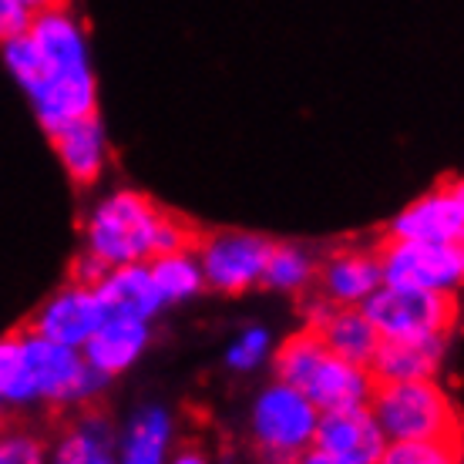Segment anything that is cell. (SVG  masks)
I'll use <instances>...</instances> for the list:
<instances>
[{"label":"cell","instance_id":"cell-11","mask_svg":"<svg viewBox=\"0 0 464 464\" xmlns=\"http://www.w3.org/2000/svg\"><path fill=\"white\" fill-rule=\"evenodd\" d=\"M391 239H418V243H464V186L461 179H448L434 186L407 209H401L387 226Z\"/></svg>","mask_w":464,"mask_h":464},{"label":"cell","instance_id":"cell-30","mask_svg":"<svg viewBox=\"0 0 464 464\" xmlns=\"http://www.w3.org/2000/svg\"><path fill=\"white\" fill-rule=\"evenodd\" d=\"M172 458H175L179 464H202V461H206V454H196V451H192V454L179 451V454H172Z\"/></svg>","mask_w":464,"mask_h":464},{"label":"cell","instance_id":"cell-25","mask_svg":"<svg viewBox=\"0 0 464 464\" xmlns=\"http://www.w3.org/2000/svg\"><path fill=\"white\" fill-rule=\"evenodd\" d=\"M269 350H273V337H269L266 326H249L226 350V363H229V371L249 373L269 357Z\"/></svg>","mask_w":464,"mask_h":464},{"label":"cell","instance_id":"cell-27","mask_svg":"<svg viewBox=\"0 0 464 464\" xmlns=\"http://www.w3.org/2000/svg\"><path fill=\"white\" fill-rule=\"evenodd\" d=\"M27 24H31V14L24 11L17 0H0V41L27 31Z\"/></svg>","mask_w":464,"mask_h":464},{"label":"cell","instance_id":"cell-22","mask_svg":"<svg viewBox=\"0 0 464 464\" xmlns=\"http://www.w3.org/2000/svg\"><path fill=\"white\" fill-rule=\"evenodd\" d=\"M316 259L306 246L283 243L269 249L266 269H263V283L276 293H303L314 286L316 276Z\"/></svg>","mask_w":464,"mask_h":464},{"label":"cell","instance_id":"cell-8","mask_svg":"<svg viewBox=\"0 0 464 464\" xmlns=\"http://www.w3.org/2000/svg\"><path fill=\"white\" fill-rule=\"evenodd\" d=\"M192 249L198 256L206 286L226 293V296H236V293H249L263 283V269H266L273 243L259 232L219 229L209 236H198Z\"/></svg>","mask_w":464,"mask_h":464},{"label":"cell","instance_id":"cell-17","mask_svg":"<svg viewBox=\"0 0 464 464\" xmlns=\"http://www.w3.org/2000/svg\"><path fill=\"white\" fill-rule=\"evenodd\" d=\"M94 290L105 303L108 316H125V320H145L151 324L162 314V296L155 290L149 273V263H125V266H108Z\"/></svg>","mask_w":464,"mask_h":464},{"label":"cell","instance_id":"cell-2","mask_svg":"<svg viewBox=\"0 0 464 464\" xmlns=\"http://www.w3.org/2000/svg\"><path fill=\"white\" fill-rule=\"evenodd\" d=\"M273 371H276V381L296 387L320 411L360 407L371 401L373 391L371 371L326 350V343L310 326L279 343V350L273 353Z\"/></svg>","mask_w":464,"mask_h":464},{"label":"cell","instance_id":"cell-4","mask_svg":"<svg viewBox=\"0 0 464 464\" xmlns=\"http://www.w3.org/2000/svg\"><path fill=\"white\" fill-rule=\"evenodd\" d=\"M367 407L387 441H418V438L461 441L458 407L438 383V377L373 383Z\"/></svg>","mask_w":464,"mask_h":464},{"label":"cell","instance_id":"cell-26","mask_svg":"<svg viewBox=\"0 0 464 464\" xmlns=\"http://www.w3.org/2000/svg\"><path fill=\"white\" fill-rule=\"evenodd\" d=\"M47 444L27 428H0V464H41Z\"/></svg>","mask_w":464,"mask_h":464},{"label":"cell","instance_id":"cell-5","mask_svg":"<svg viewBox=\"0 0 464 464\" xmlns=\"http://www.w3.org/2000/svg\"><path fill=\"white\" fill-rule=\"evenodd\" d=\"M24 340V371L31 383V397L47 407H84L98 401L105 391L108 377L98 373L82 357V350L54 343L34 330H21Z\"/></svg>","mask_w":464,"mask_h":464},{"label":"cell","instance_id":"cell-16","mask_svg":"<svg viewBox=\"0 0 464 464\" xmlns=\"http://www.w3.org/2000/svg\"><path fill=\"white\" fill-rule=\"evenodd\" d=\"M61 169L74 186H94L108 169V135L98 111L51 131Z\"/></svg>","mask_w":464,"mask_h":464},{"label":"cell","instance_id":"cell-24","mask_svg":"<svg viewBox=\"0 0 464 464\" xmlns=\"http://www.w3.org/2000/svg\"><path fill=\"white\" fill-rule=\"evenodd\" d=\"M461 441H438V438H418V441H387L381 464H454L461 458Z\"/></svg>","mask_w":464,"mask_h":464},{"label":"cell","instance_id":"cell-13","mask_svg":"<svg viewBox=\"0 0 464 464\" xmlns=\"http://www.w3.org/2000/svg\"><path fill=\"white\" fill-rule=\"evenodd\" d=\"M381 283V263L371 249H337L316 263V300L330 306H360Z\"/></svg>","mask_w":464,"mask_h":464},{"label":"cell","instance_id":"cell-15","mask_svg":"<svg viewBox=\"0 0 464 464\" xmlns=\"http://www.w3.org/2000/svg\"><path fill=\"white\" fill-rule=\"evenodd\" d=\"M448 357V337H407V340H381L373 350L371 371L373 383L391 381H424L438 377Z\"/></svg>","mask_w":464,"mask_h":464},{"label":"cell","instance_id":"cell-29","mask_svg":"<svg viewBox=\"0 0 464 464\" xmlns=\"http://www.w3.org/2000/svg\"><path fill=\"white\" fill-rule=\"evenodd\" d=\"M27 14H37V11H47V7H54V4H68V0H17Z\"/></svg>","mask_w":464,"mask_h":464},{"label":"cell","instance_id":"cell-31","mask_svg":"<svg viewBox=\"0 0 464 464\" xmlns=\"http://www.w3.org/2000/svg\"><path fill=\"white\" fill-rule=\"evenodd\" d=\"M0 418H4V404H0Z\"/></svg>","mask_w":464,"mask_h":464},{"label":"cell","instance_id":"cell-3","mask_svg":"<svg viewBox=\"0 0 464 464\" xmlns=\"http://www.w3.org/2000/svg\"><path fill=\"white\" fill-rule=\"evenodd\" d=\"M165 212L135 188H118L98 198L84 219V253L105 266L149 263L159 253Z\"/></svg>","mask_w":464,"mask_h":464},{"label":"cell","instance_id":"cell-1","mask_svg":"<svg viewBox=\"0 0 464 464\" xmlns=\"http://www.w3.org/2000/svg\"><path fill=\"white\" fill-rule=\"evenodd\" d=\"M0 51L47 135L98 111V82L92 64H51L27 31L4 37Z\"/></svg>","mask_w":464,"mask_h":464},{"label":"cell","instance_id":"cell-12","mask_svg":"<svg viewBox=\"0 0 464 464\" xmlns=\"http://www.w3.org/2000/svg\"><path fill=\"white\" fill-rule=\"evenodd\" d=\"M105 316V303H102L98 290L88 286V283H74L71 279L68 286H61L54 296H47L41 303V310L31 320V330L47 340H54V343L82 350L88 343V337L102 326Z\"/></svg>","mask_w":464,"mask_h":464},{"label":"cell","instance_id":"cell-10","mask_svg":"<svg viewBox=\"0 0 464 464\" xmlns=\"http://www.w3.org/2000/svg\"><path fill=\"white\" fill-rule=\"evenodd\" d=\"M387 448L381 424L373 420L371 407H343L320 411L314 430V444L303 454L306 464H381Z\"/></svg>","mask_w":464,"mask_h":464},{"label":"cell","instance_id":"cell-21","mask_svg":"<svg viewBox=\"0 0 464 464\" xmlns=\"http://www.w3.org/2000/svg\"><path fill=\"white\" fill-rule=\"evenodd\" d=\"M149 273H151V283H155V290H159L165 306H169V303H186L206 290L202 266H198V256L192 246L151 256Z\"/></svg>","mask_w":464,"mask_h":464},{"label":"cell","instance_id":"cell-9","mask_svg":"<svg viewBox=\"0 0 464 464\" xmlns=\"http://www.w3.org/2000/svg\"><path fill=\"white\" fill-rule=\"evenodd\" d=\"M377 253L383 283H404L420 290L454 293L464 279L461 243H418V239H383Z\"/></svg>","mask_w":464,"mask_h":464},{"label":"cell","instance_id":"cell-20","mask_svg":"<svg viewBox=\"0 0 464 464\" xmlns=\"http://www.w3.org/2000/svg\"><path fill=\"white\" fill-rule=\"evenodd\" d=\"M47 448V458L58 464H111L118 461V430L102 414H82Z\"/></svg>","mask_w":464,"mask_h":464},{"label":"cell","instance_id":"cell-19","mask_svg":"<svg viewBox=\"0 0 464 464\" xmlns=\"http://www.w3.org/2000/svg\"><path fill=\"white\" fill-rule=\"evenodd\" d=\"M175 418L162 404L139 407L128 428L118 434V461L125 464H162L172 458Z\"/></svg>","mask_w":464,"mask_h":464},{"label":"cell","instance_id":"cell-18","mask_svg":"<svg viewBox=\"0 0 464 464\" xmlns=\"http://www.w3.org/2000/svg\"><path fill=\"white\" fill-rule=\"evenodd\" d=\"M149 340H151V324H145V320L105 316L102 326L94 330L92 337H88V343L82 347V357L98 373H105L108 381H115L118 373H125L145 353Z\"/></svg>","mask_w":464,"mask_h":464},{"label":"cell","instance_id":"cell-7","mask_svg":"<svg viewBox=\"0 0 464 464\" xmlns=\"http://www.w3.org/2000/svg\"><path fill=\"white\" fill-rule=\"evenodd\" d=\"M320 420V407L303 397L286 381H273L256 397L249 414V434L256 451L266 461H303L314 444V430Z\"/></svg>","mask_w":464,"mask_h":464},{"label":"cell","instance_id":"cell-28","mask_svg":"<svg viewBox=\"0 0 464 464\" xmlns=\"http://www.w3.org/2000/svg\"><path fill=\"white\" fill-rule=\"evenodd\" d=\"M105 269H108L105 263H98L92 253H84L82 259H74V273H71V279H74V283H88V286H94Z\"/></svg>","mask_w":464,"mask_h":464},{"label":"cell","instance_id":"cell-23","mask_svg":"<svg viewBox=\"0 0 464 464\" xmlns=\"http://www.w3.org/2000/svg\"><path fill=\"white\" fill-rule=\"evenodd\" d=\"M0 404L4 407H34L31 383H27V371H24L21 334L0 337Z\"/></svg>","mask_w":464,"mask_h":464},{"label":"cell","instance_id":"cell-14","mask_svg":"<svg viewBox=\"0 0 464 464\" xmlns=\"http://www.w3.org/2000/svg\"><path fill=\"white\" fill-rule=\"evenodd\" d=\"M310 330L324 340L326 350H334L337 357L367 367L373 357V350L381 343V334L373 330L367 314L360 306H330V303L316 300L310 306Z\"/></svg>","mask_w":464,"mask_h":464},{"label":"cell","instance_id":"cell-6","mask_svg":"<svg viewBox=\"0 0 464 464\" xmlns=\"http://www.w3.org/2000/svg\"><path fill=\"white\" fill-rule=\"evenodd\" d=\"M360 310L367 314L381 340L448 337L458 320V296L404 283H381L360 303Z\"/></svg>","mask_w":464,"mask_h":464}]
</instances>
